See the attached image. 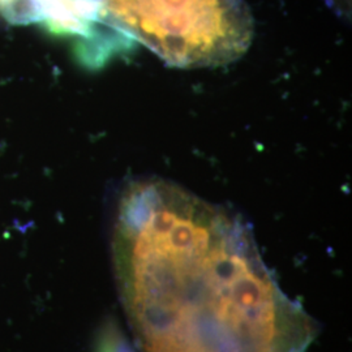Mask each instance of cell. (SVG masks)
I'll use <instances>...</instances> for the list:
<instances>
[{"label": "cell", "instance_id": "7a4b0ae2", "mask_svg": "<svg viewBox=\"0 0 352 352\" xmlns=\"http://www.w3.org/2000/svg\"><path fill=\"white\" fill-rule=\"evenodd\" d=\"M107 25L175 68L234 63L251 47L245 0H103Z\"/></svg>", "mask_w": 352, "mask_h": 352}, {"label": "cell", "instance_id": "6da1fadb", "mask_svg": "<svg viewBox=\"0 0 352 352\" xmlns=\"http://www.w3.org/2000/svg\"><path fill=\"white\" fill-rule=\"evenodd\" d=\"M113 260L141 352H305L315 338L250 228L187 189L128 206L115 223Z\"/></svg>", "mask_w": 352, "mask_h": 352}, {"label": "cell", "instance_id": "3957f363", "mask_svg": "<svg viewBox=\"0 0 352 352\" xmlns=\"http://www.w3.org/2000/svg\"><path fill=\"white\" fill-rule=\"evenodd\" d=\"M325 1L329 7H331L336 12H338L340 14L350 13L351 0H325Z\"/></svg>", "mask_w": 352, "mask_h": 352}]
</instances>
